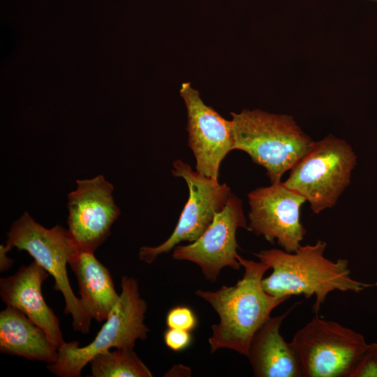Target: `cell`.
Listing matches in <instances>:
<instances>
[{
  "mask_svg": "<svg viewBox=\"0 0 377 377\" xmlns=\"http://www.w3.org/2000/svg\"><path fill=\"white\" fill-rule=\"evenodd\" d=\"M238 260L244 274L234 286H223L215 291L198 289L195 293L219 317V322L212 325V334L208 339L211 353L227 348L246 356L256 332L274 309L288 300L265 291L262 281L269 269L267 265L240 256Z\"/></svg>",
  "mask_w": 377,
  "mask_h": 377,
  "instance_id": "2",
  "label": "cell"
},
{
  "mask_svg": "<svg viewBox=\"0 0 377 377\" xmlns=\"http://www.w3.org/2000/svg\"><path fill=\"white\" fill-rule=\"evenodd\" d=\"M248 200V230L272 244L276 241L286 251H297L306 233L300 219L306 199L280 182L253 190Z\"/></svg>",
  "mask_w": 377,
  "mask_h": 377,
  "instance_id": "10",
  "label": "cell"
},
{
  "mask_svg": "<svg viewBox=\"0 0 377 377\" xmlns=\"http://www.w3.org/2000/svg\"><path fill=\"white\" fill-rule=\"evenodd\" d=\"M121 292L105 323L88 345L79 347L76 341L58 348L57 360L47 369L59 377H79L83 368L96 355L111 348L133 349L138 339L145 340L149 329L144 323L147 303L140 297L137 281L124 276Z\"/></svg>",
  "mask_w": 377,
  "mask_h": 377,
  "instance_id": "4",
  "label": "cell"
},
{
  "mask_svg": "<svg viewBox=\"0 0 377 377\" xmlns=\"http://www.w3.org/2000/svg\"><path fill=\"white\" fill-rule=\"evenodd\" d=\"M49 275L34 260L13 275L0 279V296L7 306L19 310L43 330L59 348L64 342L59 320L46 304L41 289Z\"/></svg>",
  "mask_w": 377,
  "mask_h": 377,
  "instance_id": "13",
  "label": "cell"
},
{
  "mask_svg": "<svg viewBox=\"0 0 377 377\" xmlns=\"http://www.w3.org/2000/svg\"><path fill=\"white\" fill-rule=\"evenodd\" d=\"M0 351L52 364L58 348L46 333L19 310L7 306L0 313Z\"/></svg>",
  "mask_w": 377,
  "mask_h": 377,
  "instance_id": "16",
  "label": "cell"
},
{
  "mask_svg": "<svg viewBox=\"0 0 377 377\" xmlns=\"http://www.w3.org/2000/svg\"><path fill=\"white\" fill-rule=\"evenodd\" d=\"M7 235V247L28 252L54 278L53 288L63 295L64 313L71 315L73 330L88 333L91 319L73 293L67 275L66 265L77 251L68 230L59 225L46 228L24 212L12 224Z\"/></svg>",
  "mask_w": 377,
  "mask_h": 377,
  "instance_id": "6",
  "label": "cell"
},
{
  "mask_svg": "<svg viewBox=\"0 0 377 377\" xmlns=\"http://www.w3.org/2000/svg\"><path fill=\"white\" fill-rule=\"evenodd\" d=\"M76 183L68 195V232L77 251L94 253L109 237L121 212L112 196L114 186L103 175Z\"/></svg>",
  "mask_w": 377,
  "mask_h": 377,
  "instance_id": "11",
  "label": "cell"
},
{
  "mask_svg": "<svg viewBox=\"0 0 377 377\" xmlns=\"http://www.w3.org/2000/svg\"><path fill=\"white\" fill-rule=\"evenodd\" d=\"M290 309L270 316L253 334L246 357L257 377H300V364L290 342H286L280 327Z\"/></svg>",
  "mask_w": 377,
  "mask_h": 377,
  "instance_id": "14",
  "label": "cell"
},
{
  "mask_svg": "<svg viewBox=\"0 0 377 377\" xmlns=\"http://www.w3.org/2000/svg\"><path fill=\"white\" fill-rule=\"evenodd\" d=\"M248 230L242 201L230 193L224 207L216 213L207 230L188 245H177L172 258L196 264L206 279L215 282L226 267L239 269V248L236 232L238 228Z\"/></svg>",
  "mask_w": 377,
  "mask_h": 377,
  "instance_id": "9",
  "label": "cell"
},
{
  "mask_svg": "<svg viewBox=\"0 0 377 377\" xmlns=\"http://www.w3.org/2000/svg\"><path fill=\"white\" fill-rule=\"evenodd\" d=\"M163 339L168 348L172 351L179 352L191 345L192 336L189 331L168 328L164 333Z\"/></svg>",
  "mask_w": 377,
  "mask_h": 377,
  "instance_id": "20",
  "label": "cell"
},
{
  "mask_svg": "<svg viewBox=\"0 0 377 377\" xmlns=\"http://www.w3.org/2000/svg\"><path fill=\"white\" fill-rule=\"evenodd\" d=\"M233 150L246 152L263 167L271 184L281 177L306 154L313 143L293 117L260 110L231 112Z\"/></svg>",
  "mask_w": 377,
  "mask_h": 377,
  "instance_id": "3",
  "label": "cell"
},
{
  "mask_svg": "<svg viewBox=\"0 0 377 377\" xmlns=\"http://www.w3.org/2000/svg\"><path fill=\"white\" fill-rule=\"evenodd\" d=\"M326 246L327 243L319 239L313 244L301 245L295 252L271 249L254 253L259 261L272 270L263 279L265 291L280 298L289 299L300 295L306 298L315 296L312 309L317 314L333 291L360 293L377 286V283H368L353 279L348 260L327 258Z\"/></svg>",
  "mask_w": 377,
  "mask_h": 377,
  "instance_id": "1",
  "label": "cell"
},
{
  "mask_svg": "<svg viewBox=\"0 0 377 377\" xmlns=\"http://www.w3.org/2000/svg\"><path fill=\"white\" fill-rule=\"evenodd\" d=\"M356 155L345 140L332 135L313 142L283 184L303 196L314 214L334 207L349 185Z\"/></svg>",
  "mask_w": 377,
  "mask_h": 377,
  "instance_id": "5",
  "label": "cell"
},
{
  "mask_svg": "<svg viewBox=\"0 0 377 377\" xmlns=\"http://www.w3.org/2000/svg\"><path fill=\"white\" fill-rule=\"evenodd\" d=\"M172 172L186 182L188 198L171 235L160 245L140 248L139 258L148 264L159 255L169 253L182 242L195 241L210 226L215 214L224 207L231 193L226 184H220L218 179L193 171L181 160L174 161Z\"/></svg>",
  "mask_w": 377,
  "mask_h": 377,
  "instance_id": "8",
  "label": "cell"
},
{
  "mask_svg": "<svg viewBox=\"0 0 377 377\" xmlns=\"http://www.w3.org/2000/svg\"><path fill=\"white\" fill-rule=\"evenodd\" d=\"M10 249L6 245L0 246V271L1 272L8 269L13 264L14 260L10 258L7 253Z\"/></svg>",
  "mask_w": 377,
  "mask_h": 377,
  "instance_id": "21",
  "label": "cell"
},
{
  "mask_svg": "<svg viewBox=\"0 0 377 377\" xmlns=\"http://www.w3.org/2000/svg\"><path fill=\"white\" fill-rule=\"evenodd\" d=\"M290 343L304 377H350L369 345L362 334L318 315Z\"/></svg>",
  "mask_w": 377,
  "mask_h": 377,
  "instance_id": "7",
  "label": "cell"
},
{
  "mask_svg": "<svg viewBox=\"0 0 377 377\" xmlns=\"http://www.w3.org/2000/svg\"><path fill=\"white\" fill-rule=\"evenodd\" d=\"M179 94L186 108L188 145L196 171L218 179L221 162L233 150L232 121L206 105L190 82L182 84Z\"/></svg>",
  "mask_w": 377,
  "mask_h": 377,
  "instance_id": "12",
  "label": "cell"
},
{
  "mask_svg": "<svg viewBox=\"0 0 377 377\" xmlns=\"http://www.w3.org/2000/svg\"><path fill=\"white\" fill-rule=\"evenodd\" d=\"M93 377H151L133 349L116 348L99 353L89 362Z\"/></svg>",
  "mask_w": 377,
  "mask_h": 377,
  "instance_id": "17",
  "label": "cell"
},
{
  "mask_svg": "<svg viewBox=\"0 0 377 377\" xmlns=\"http://www.w3.org/2000/svg\"><path fill=\"white\" fill-rule=\"evenodd\" d=\"M350 377H377V343H370Z\"/></svg>",
  "mask_w": 377,
  "mask_h": 377,
  "instance_id": "19",
  "label": "cell"
},
{
  "mask_svg": "<svg viewBox=\"0 0 377 377\" xmlns=\"http://www.w3.org/2000/svg\"><path fill=\"white\" fill-rule=\"evenodd\" d=\"M68 264L78 282L79 300L84 313L99 323L105 320L120 297L109 270L91 251H77Z\"/></svg>",
  "mask_w": 377,
  "mask_h": 377,
  "instance_id": "15",
  "label": "cell"
},
{
  "mask_svg": "<svg viewBox=\"0 0 377 377\" xmlns=\"http://www.w3.org/2000/svg\"><path fill=\"white\" fill-rule=\"evenodd\" d=\"M165 323L168 328L192 331L198 324L193 311L185 306H177L171 309L166 316Z\"/></svg>",
  "mask_w": 377,
  "mask_h": 377,
  "instance_id": "18",
  "label": "cell"
}]
</instances>
